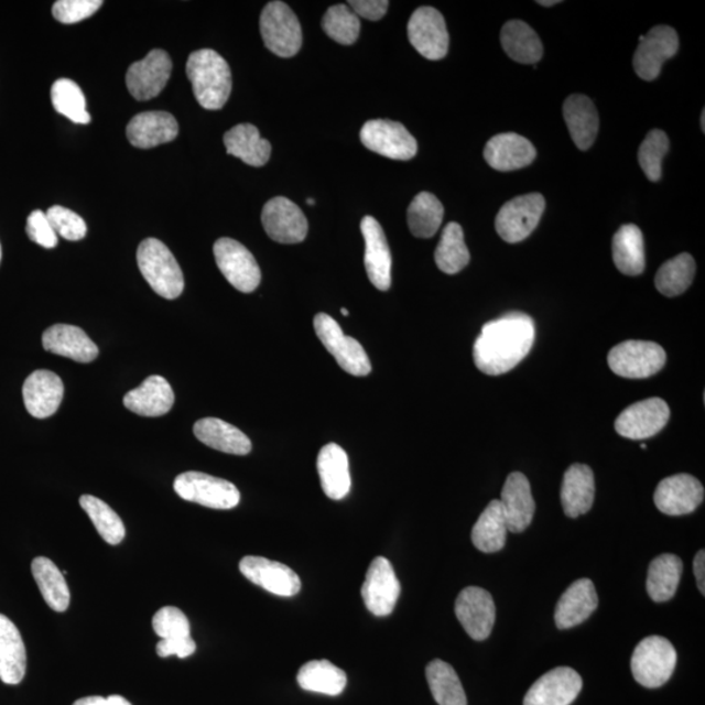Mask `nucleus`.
<instances>
[{"label": "nucleus", "instance_id": "nucleus-18", "mask_svg": "<svg viewBox=\"0 0 705 705\" xmlns=\"http://www.w3.org/2000/svg\"><path fill=\"white\" fill-rule=\"evenodd\" d=\"M455 612L471 639L482 641L490 637L496 623V605L488 590L478 587L463 589L456 598Z\"/></svg>", "mask_w": 705, "mask_h": 705}, {"label": "nucleus", "instance_id": "nucleus-21", "mask_svg": "<svg viewBox=\"0 0 705 705\" xmlns=\"http://www.w3.org/2000/svg\"><path fill=\"white\" fill-rule=\"evenodd\" d=\"M582 688V676L574 669L555 668L533 683L524 697V705H571Z\"/></svg>", "mask_w": 705, "mask_h": 705}, {"label": "nucleus", "instance_id": "nucleus-39", "mask_svg": "<svg viewBox=\"0 0 705 705\" xmlns=\"http://www.w3.org/2000/svg\"><path fill=\"white\" fill-rule=\"evenodd\" d=\"M683 563L674 554H662L648 568L647 592L654 603H666L675 595L681 582Z\"/></svg>", "mask_w": 705, "mask_h": 705}, {"label": "nucleus", "instance_id": "nucleus-56", "mask_svg": "<svg viewBox=\"0 0 705 705\" xmlns=\"http://www.w3.org/2000/svg\"><path fill=\"white\" fill-rule=\"evenodd\" d=\"M73 705H132L129 701L124 699L121 695H111L109 697L102 696H87L76 701Z\"/></svg>", "mask_w": 705, "mask_h": 705}, {"label": "nucleus", "instance_id": "nucleus-23", "mask_svg": "<svg viewBox=\"0 0 705 705\" xmlns=\"http://www.w3.org/2000/svg\"><path fill=\"white\" fill-rule=\"evenodd\" d=\"M65 386L55 372L37 370L26 378L23 387V398L26 411L34 419L52 417L58 411Z\"/></svg>", "mask_w": 705, "mask_h": 705}, {"label": "nucleus", "instance_id": "nucleus-6", "mask_svg": "<svg viewBox=\"0 0 705 705\" xmlns=\"http://www.w3.org/2000/svg\"><path fill=\"white\" fill-rule=\"evenodd\" d=\"M174 490L187 502L214 510H231L241 502V494L227 479L186 471L175 478Z\"/></svg>", "mask_w": 705, "mask_h": 705}, {"label": "nucleus", "instance_id": "nucleus-7", "mask_svg": "<svg viewBox=\"0 0 705 705\" xmlns=\"http://www.w3.org/2000/svg\"><path fill=\"white\" fill-rule=\"evenodd\" d=\"M314 328L324 348L344 371L355 377L369 376L371 362L362 345L356 338L345 335L334 317L323 313L317 314L314 317Z\"/></svg>", "mask_w": 705, "mask_h": 705}, {"label": "nucleus", "instance_id": "nucleus-58", "mask_svg": "<svg viewBox=\"0 0 705 705\" xmlns=\"http://www.w3.org/2000/svg\"><path fill=\"white\" fill-rule=\"evenodd\" d=\"M538 3L541 4V6H545V7H552V6L558 4L561 2H556V0H550V2H538Z\"/></svg>", "mask_w": 705, "mask_h": 705}, {"label": "nucleus", "instance_id": "nucleus-52", "mask_svg": "<svg viewBox=\"0 0 705 705\" xmlns=\"http://www.w3.org/2000/svg\"><path fill=\"white\" fill-rule=\"evenodd\" d=\"M101 0H59L53 6V17L62 24H75L101 9Z\"/></svg>", "mask_w": 705, "mask_h": 705}, {"label": "nucleus", "instance_id": "nucleus-42", "mask_svg": "<svg viewBox=\"0 0 705 705\" xmlns=\"http://www.w3.org/2000/svg\"><path fill=\"white\" fill-rule=\"evenodd\" d=\"M426 679L434 699L440 705H468L467 695L455 669L442 660L430 662Z\"/></svg>", "mask_w": 705, "mask_h": 705}, {"label": "nucleus", "instance_id": "nucleus-30", "mask_svg": "<svg viewBox=\"0 0 705 705\" xmlns=\"http://www.w3.org/2000/svg\"><path fill=\"white\" fill-rule=\"evenodd\" d=\"M596 492L594 471L584 464H574L563 477L561 499L568 518H579L594 506Z\"/></svg>", "mask_w": 705, "mask_h": 705}, {"label": "nucleus", "instance_id": "nucleus-11", "mask_svg": "<svg viewBox=\"0 0 705 705\" xmlns=\"http://www.w3.org/2000/svg\"><path fill=\"white\" fill-rule=\"evenodd\" d=\"M362 144L368 150L391 160L408 161L417 154L419 145L411 132L399 122L372 119L361 130Z\"/></svg>", "mask_w": 705, "mask_h": 705}, {"label": "nucleus", "instance_id": "nucleus-45", "mask_svg": "<svg viewBox=\"0 0 705 705\" xmlns=\"http://www.w3.org/2000/svg\"><path fill=\"white\" fill-rule=\"evenodd\" d=\"M696 264L690 253L668 260L655 274L654 284L665 297H676L685 293L695 278Z\"/></svg>", "mask_w": 705, "mask_h": 705}, {"label": "nucleus", "instance_id": "nucleus-36", "mask_svg": "<svg viewBox=\"0 0 705 705\" xmlns=\"http://www.w3.org/2000/svg\"><path fill=\"white\" fill-rule=\"evenodd\" d=\"M612 260L627 276H639L646 268L643 232L633 224L623 225L612 238Z\"/></svg>", "mask_w": 705, "mask_h": 705}, {"label": "nucleus", "instance_id": "nucleus-14", "mask_svg": "<svg viewBox=\"0 0 705 705\" xmlns=\"http://www.w3.org/2000/svg\"><path fill=\"white\" fill-rule=\"evenodd\" d=\"M172 70L171 56L161 48H154L144 59L133 63L127 70V88L138 101L152 100L164 90Z\"/></svg>", "mask_w": 705, "mask_h": 705}, {"label": "nucleus", "instance_id": "nucleus-31", "mask_svg": "<svg viewBox=\"0 0 705 705\" xmlns=\"http://www.w3.org/2000/svg\"><path fill=\"white\" fill-rule=\"evenodd\" d=\"M317 474L324 494L329 499L341 500L351 488L349 458L345 449L336 443H329L317 456Z\"/></svg>", "mask_w": 705, "mask_h": 705}, {"label": "nucleus", "instance_id": "nucleus-62", "mask_svg": "<svg viewBox=\"0 0 705 705\" xmlns=\"http://www.w3.org/2000/svg\"><path fill=\"white\" fill-rule=\"evenodd\" d=\"M0 262H2V246H0Z\"/></svg>", "mask_w": 705, "mask_h": 705}, {"label": "nucleus", "instance_id": "nucleus-35", "mask_svg": "<svg viewBox=\"0 0 705 705\" xmlns=\"http://www.w3.org/2000/svg\"><path fill=\"white\" fill-rule=\"evenodd\" d=\"M224 144L227 147L228 154L242 160L250 166H264L271 158L270 141L260 137L257 127L250 123L232 127L225 133Z\"/></svg>", "mask_w": 705, "mask_h": 705}, {"label": "nucleus", "instance_id": "nucleus-34", "mask_svg": "<svg viewBox=\"0 0 705 705\" xmlns=\"http://www.w3.org/2000/svg\"><path fill=\"white\" fill-rule=\"evenodd\" d=\"M197 440L220 453L243 456L251 453L252 444L245 433L218 419H203L194 426Z\"/></svg>", "mask_w": 705, "mask_h": 705}, {"label": "nucleus", "instance_id": "nucleus-5", "mask_svg": "<svg viewBox=\"0 0 705 705\" xmlns=\"http://www.w3.org/2000/svg\"><path fill=\"white\" fill-rule=\"evenodd\" d=\"M260 33L264 45L280 58H292L302 46V28L297 15L284 2H271L260 17Z\"/></svg>", "mask_w": 705, "mask_h": 705}, {"label": "nucleus", "instance_id": "nucleus-61", "mask_svg": "<svg viewBox=\"0 0 705 705\" xmlns=\"http://www.w3.org/2000/svg\"><path fill=\"white\" fill-rule=\"evenodd\" d=\"M307 204H310V206H314L315 200L314 199H307Z\"/></svg>", "mask_w": 705, "mask_h": 705}, {"label": "nucleus", "instance_id": "nucleus-29", "mask_svg": "<svg viewBox=\"0 0 705 705\" xmlns=\"http://www.w3.org/2000/svg\"><path fill=\"white\" fill-rule=\"evenodd\" d=\"M45 350L76 362L89 364L98 357L97 345L79 327L69 324H55L42 335Z\"/></svg>", "mask_w": 705, "mask_h": 705}, {"label": "nucleus", "instance_id": "nucleus-37", "mask_svg": "<svg viewBox=\"0 0 705 705\" xmlns=\"http://www.w3.org/2000/svg\"><path fill=\"white\" fill-rule=\"evenodd\" d=\"M500 42L507 55L523 65H534L544 55V46L539 34L524 21H509L500 33Z\"/></svg>", "mask_w": 705, "mask_h": 705}, {"label": "nucleus", "instance_id": "nucleus-8", "mask_svg": "<svg viewBox=\"0 0 705 705\" xmlns=\"http://www.w3.org/2000/svg\"><path fill=\"white\" fill-rule=\"evenodd\" d=\"M608 362L618 377L644 379L664 368L666 352L661 345L652 341L629 340L610 350Z\"/></svg>", "mask_w": 705, "mask_h": 705}, {"label": "nucleus", "instance_id": "nucleus-43", "mask_svg": "<svg viewBox=\"0 0 705 705\" xmlns=\"http://www.w3.org/2000/svg\"><path fill=\"white\" fill-rule=\"evenodd\" d=\"M470 262V253L464 241V231L457 223H449L443 229L442 238L435 250V263L447 274H456Z\"/></svg>", "mask_w": 705, "mask_h": 705}, {"label": "nucleus", "instance_id": "nucleus-41", "mask_svg": "<svg viewBox=\"0 0 705 705\" xmlns=\"http://www.w3.org/2000/svg\"><path fill=\"white\" fill-rule=\"evenodd\" d=\"M301 688L329 696L340 695L347 686V674L327 660L310 661L297 675Z\"/></svg>", "mask_w": 705, "mask_h": 705}, {"label": "nucleus", "instance_id": "nucleus-15", "mask_svg": "<svg viewBox=\"0 0 705 705\" xmlns=\"http://www.w3.org/2000/svg\"><path fill=\"white\" fill-rule=\"evenodd\" d=\"M400 582L390 561L384 556L373 560L366 574L361 595L371 615L387 617L397 608Z\"/></svg>", "mask_w": 705, "mask_h": 705}, {"label": "nucleus", "instance_id": "nucleus-4", "mask_svg": "<svg viewBox=\"0 0 705 705\" xmlns=\"http://www.w3.org/2000/svg\"><path fill=\"white\" fill-rule=\"evenodd\" d=\"M675 665V648L662 637H648L641 640L632 653L633 679L647 688L664 686L673 675Z\"/></svg>", "mask_w": 705, "mask_h": 705}, {"label": "nucleus", "instance_id": "nucleus-22", "mask_svg": "<svg viewBox=\"0 0 705 705\" xmlns=\"http://www.w3.org/2000/svg\"><path fill=\"white\" fill-rule=\"evenodd\" d=\"M361 231L365 239V267L371 284L387 292L392 284V256L384 230L377 218L364 217Z\"/></svg>", "mask_w": 705, "mask_h": 705}, {"label": "nucleus", "instance_id": "nucleus-50", "mask_svg": "<svg viewBox=\"0 0 705 705\" xmlns=\"http://www.w3.org/2000/svg\"><path fill=\"white\" fill-rule=\"evenodd\" d=\"M152 626L161 640L192 637V627L185 612L174 606L160 609L153 617Z\"/></svg>", "mask_w": 705, "mask_h": 705}, {"label": "nucleus", "instance_id": "nucleus-54", "mask_svg": "<svg viewBox=\"0 0 705 705\" xmlns=\"http://www.w3.org/2000/svg\"><path fill=\"white\" fill-rule=\"evenodd\" d=\"M160 658H171L178 655L180 659H186L196 651V643L192 637L178 639H162L156 648Z\"/></svg>", "mask_w": 705, "mask_h": 705}, {"label": "nucleus", "instance_id": "nucleus-48", "mask_svg": "<svg viewBox=\"0 0 705 705\" xmlns=\"http://www.w3.org/2000/svg\"><path fill=\"white\" fill-rule=\"evenodd\" d=\"M322 26L329 39L345 46L355 44L361 32V21L345 4L330 7L323 18Z\"/></svg>", "mask_w": 705, "mask_h": 705}, {"label": "nucleus", "instance_id": "nucleus-46", "mask_svg": "<svg viewBox=\"0 0 705 705\" xmlns=\"http://www.w3.org/2000/svg\"><path fill=\"white\" fill-rule=\"evenodd\" d=\"M80 506L87 512L98 534L109 545L121 544L126 538V528L122 519L118 517V513L109 505L94 496H83Z\"/></svg>", "mask_w": 705, "mask_h": 705}, {"label": "nucleus", "instance_id": "nucleus-27", "mask_svg": "<svg viewBox=\"0 0 705 705\" xmlns=\"http://www.w3.org/2000/svg\"><path fill=\"white\" fill-rule=\"evenodd\" d=\"M598 606L595 584L589 579L576 581L562 595L555 608V623L561 630L573 629L585 622Z\"/></svg>", "mask_w": 705, "mask_h": 705}, {"label": "nucleus", "instance_id": "nucleus-49", "mask_svg": "<svg viewBox=\"0 0 705 705\" xmlns=\"http://www.w3.org/2000/svg\"><path fill=\"white\" fill-rule=\"evenodd\" d=\"M669 138L664 131L652 130L639 148V164L648 180L659 182L662 174V160L669 152Z\"/></svg>", "mask_w": 705, "mask_h": 705}, {"label": "nucleus", "instance_id": "nucleus-32", "mask_svg": "<svg viewBox=\"0 0 705 705\" xmlns=\"http://www.w3.org/2000/svg\"><path fill=\"white\" fill-rule=\"evenodd\" d=\"M26 672V650L23 638L10 618L0 615V680L6 685H19Z\"/></svg>", "mask_w": 705, "mask_h": 705}, {"label": "nucleus", "instance_id": "nucleus-17", "mask_svg": "<svg viewBox=\"0 0 705 705\" xmlns=\"http://www.w3.org/2000/svg\"><path fill=\"white\" fill-rule=\"evenodd\" d=\"M670 409L664 400L647 399L625 409L616 421V432L623 438L643 441L652 438L666 426Z\"/></svg>", "mask_w": 705, "mask_h": 705}, {"label": "nucleus", "instance_id": "nucleus-57", "mask_svg": "<svg viewBox=\"0 0 705 705\" xmlns=\"http://www.w3.org/2000/svg\"><path fill=\"white\" fill-rule=\"evenodd\" d=\"M704 567H705V554H704V550H701V552L696 554L694 560V573L696 577L697 588H699V590L702 592V595L705 594Z\"/></svg>", "mask_w": 705, "mask_h": 705}, {"label": "nucleus", "instance_id": "nucleus-53", "mask_svg": "<svg viewBox=\"0 0 705 705\" xmlns=\"http://www.w3.org/2000/svg\"><path fill=\"white\" fill-rule=\"evenodd\" d=\"M26 235L31 241L45 249H54L58 245V236L48 223L45 212L33 210L26 220Z\"/></svg>", "mask_w": 705, "mask_h": 705}, {"label": "nucleus", "instance_id": "nucleus-10", "mask_svg": "<svg viewBox=\"0 0 705 705\" xmlns=\"http://www.w3.org/2000/svg\"><path fill=\"white\" fill-rule=\"evenodd\" d=\"M217 267L237 291L252 293L262 281V272L252 253L231 238H220L214 246Z\"/></svg>", "mask_w": 705, "mask_h": 705}, {"label": "nucleus", "instance_id": "nucleus-24", "mask_svg": "<svg viewBox=\"0 0 705 705\" xmlns=\"http://www.w3.org/2000/svg\"><path fill=\"white\" fill-rule=\"evenodd\" d=\"M499 502L502 505L509 532L521 533L531 525L535 503L531 484L523 474L513 471L507 477Z\"/></svg>", "mask_w": 705, "mask_h": 705}, {"label": "nucleus", "instance_id": "nucleus-20", "mask_svg": "<svg viewBox=\"0 0 705 705\" xmlns=\"http://www.w3.org/2000/svg\"><path fill=\"white\" fill-rule=\"evenodd\" d=\"M704 488L699 479L690 475L670 476L654 491V505L669 517L694 512L703 503Z\"/></svg>", "mask_w": 705, "mask_h": 705}, {"label": "nucleus", "instance_id": "nucleus-3", "mask_svg": "<svg viewBox=\"0 0 705 705\" xmlns=\"http://www.w3.org/2000/svg\"><path fill=\"white\" fill-rule=\"evenodd\" d=\"M138 264L148 284L162 299H178L185 279L171 250L156 238H148L138 249Z\"/></svg>", "mask_w": 705, "mask_h": 705}, {"label": "nucleus", "instance_id": "nucleus-19", "mask_svg": "<svg viewBox=\"0 0 705 705\" xmlns=\"http://www.w3.org/2000/svg\"><path fill=\"white\" fill-rule=\"evenodd\" d=\"M239 571L246 579L272 595L293 597L302 588L300 576L291 567L263 556H245L239 563Z\"/></svg>", "mask_w": 705, "mask_h": 705}, {"label": "nucleus", "instance_id": "nucleus-33", "mask_svg": "<svg viewBox=\"0 0 705 705\" xmlns=\"http://www.w3.org/2000/svg\"><path fill=\"white\" fill-rule=\"evenodd\" d=\"M564 121L568 127L570 135L581 151H587L594 145L598 133V112L590 98L583 95H573L563 105Z\"/></svg>", "mask_w": 705, "mask_h": 705}, {"label": "nucleus", "instance_id": "nucleus-1", "mask_svg": "<svg viewBox=\"0 0 705 705\" xmlns=\"http://www.w3.org/2000/svg\"><path fill=\"white\" fill-rule=\"evenodd\" d=\"M535 338L534 322L523 313H510L486 323L474 347L477 369L486 376H502L523 361Z\"/></svg>", "mask_w": 705, "mask_h": 705}, {"label": "nucleus", "instance_id": "nucleus-2", "mask_svg": "<svg viewBox=\"0 0 705 705\" xmlns=\"http://www.w3.org/2000/svg\"><path fill=\"white\" fill-rule=\"evenodd\" d=\"M186 74L197 102L207 110H220L228 102L232 80L228 62L210 48L188 56Z\"/></svg>", "mask_w": 705, "mask_h": 705}, {"label": "nucleus", "instance_id": "nucleus-25", "mask_svg": "<svg viewBox=\"0 0 705 705\" xmlns=\"http://www.w3.org/2000/svg\"><path fill=\"white\" fill-rule=\"evenodd\" d=\"M535 148L518 133H499L488 141L484 158L498 172H512L531 165L535 159Z\"/></svg>", "mask_w": 705, "mask_h": 705}, {"label": "nucleus", "instance_id": "nucleus-51", "mask_svg": "<svg viewBox=\"0 0 705 705\" xmlns=\"http://www.w3.org/2000/svg\"><path fill=\"white\" fill-rule=\"evenodd\" d=\"M46 217L56 236H61L67 241H80L87 236L86 221L70 209L54 206L46 212Z\"/></svg>", "mask_w": 705, "mask_h": 705}, {"label": "nucleus", "instance_id": "nucleus-44", "mask_svg": "<svg viewBox=\"0 0 705 705\" xmlns=\"http://www.w3.org/2000/svg\"><path fill=\"white\" fill-rule=\"evenodd\" d=\"M444 208L438 197L430 193H421L414 197L408 208V225L412 235L417 238H432L440 230Z\"/></svg>", "mask_w": 705, "mask_h": 705}, {"label": "nucleus", "instance_id": "nucleus-47", "mask_svg": "<svg viewBox=\"0 0 705 705\" xmlns=\"http://www.w3.org/2000/svg\"><path fill=\"white\" fill-rule=\"evenodd\" d=\"M52 102L59 115L77 124L90 123L87 100L77 84L69 79H59L52 87Z\"/></svg>", "mask_w": 705, "mask_h": 705}, {"label": "nucleus", "instance_id": "nucleus-55", "mask_svg": "<svg viewBox=\"0 0 705 705\" xmlns=\"http://www.w3.org/2000/svg\"><path fill=\"white\" fill-rule=\"evenodd\" d=\"M348 4L357 17L378 21L386 15L390 2L387 0H350Z\"/></svg>", "mask_w": 705, "mask_h": 705}, {"label": "nucleus", "instance_id": "nucleus-16", "mask_svg": "<svg viewBox=\"0 0 705 705\" xmlns=\"http://www.w3.org/2000/svg\"><path fill=\"white\" fill-rule=\"evenodd\" d=\"M264 230L274 242L294 245L305 241L308 223L303 212L284 196L267 202L262 212Z\"/></svg>", "mask_w": 705, "mask_h": 705}, {"label": "nucleus", "instance_id": "nucleus-38", "mask_svg": "<svg viewBox=\"0 0 705 705\" xmlns=\"http://www.w3.org/2000/svg\"><path fill=\"white\" fill-rule=\"evenodd\" d=\"M507 533H509V527H507L502 505L499 500H491L471 529V542L479 552L497 553L505 547Z\"/></svg>", "mask_w": 705, "mask_h": 705}, {"label": "nucleus", "instance_id": "nucleus-60", "mask_svg": "<svg viewBox=\"0 0 705 705\" xmlns=\"http://www.w3.org/2000/svg\"><path fill=\"white\" fill-rule=\"evenodd\" d=\"M341 314H343L344 316H348V315H349V312H348V310H347V308H341Z\"/></svg>", "mask_w": 705, "mask_h": 705}, {"label": "nucleus", "instance_id": "nucleus-13", "mask_svg": "<svg viewBox=\"0 0 705 705\" xmlns=\"http://www.w3.org/2000/svg\"><path fill=\"white\" fill-rule=\"evenodd\" d=\"M679 34L668 25L652 28L647 35H641L639 46L633 55L634 73L646 82L658 79L662 65L679 52Z\"/></svg>", "mask_w": 705, "mask_h": 705}, {"label": "nucleus", "instance_id": "nucleus-40", "mask_svg": "<svg viewBox=\"0 0 705 705\" xmlns=\"http://www.w3.org/2000/svg\"><path fill=\"white\" fill-rule=\"evenodd\" d=\"M32 574L45 603L54 611H66L70 601L68 584L55 563L45 556H39L32 563Z\"/></svg>", "mask_w": 705, "mask_h": 705}, {"label": "nucleus", "instance_id": "nucleus-28", "mask_svg": "<svg viewBox=\"0 0 705 705\" xmlns=\"http://www.w3.org/2000/svg\"><path fill=\"white\" fill-rule=\"evenodd\" d=\"M174 392L161 376L147 378L135 390L126 393L123 404L129 411L143 417H161L172 411Z\"/></svg>", "mask_w": 705, "mask_h": 705}, {"label": "nucleus", "instance_id": "nucleus-59", "mask_svg": "<svg viewBox=\"0 0 705 705\" xmlns=\"http://www.w3.org/2000/svg\"><path fill=\"white\" fill-rule=\"evenodd\" d=\"M705 111L702 112V129L705 130Z\"/></svg>", "mask_w": 705, "mask_h": 705}, {"label": "nucleus", "instance_id": "nucleus-9", "mask_svg": "<svg viewBox=\"0 0 705 705\" xmlns=\"http://www.w3.org/2000/svg\"><path fill=\"white\" fill-rule=\"evenodd\" d=\"M545 207V197L538 193L507 202L496 218L499 237L509 243L524 241L538 228Z\"/></svg>", "mask_w": 705, "mask_h": 705}, {"label": "nucleus", "instance_id": "nucleus-12", "mask_svg": "<svg viewBox=\"0 0 705 705\" xmlns=\"http://www.w3.org/2000/svg\"><path fill=\"white\" fill-rule=\"evenodd\" d=\"M408 37L423 58L441 61L448 53L449 35L446 21L433 7H420L408 23Z\"/></svg>", "mask_w": 705, "mask_h": 705}, {"label": "nucleus", "instance_id": "nucleus-26", "mask_svg": "<svg viewBox=\"0 0 705 705\" xmlns=\"http://www.w3.org/2000/svg\"><path fill=\"white\" fill-rule=\"evenodd\" d=\"M180 126L171 112L147 111L133 117L127 126V138L140 150L171 143L178 137Z\"/></svg>", "mask_w": 705, "mask_h": 705}]
</instances>
